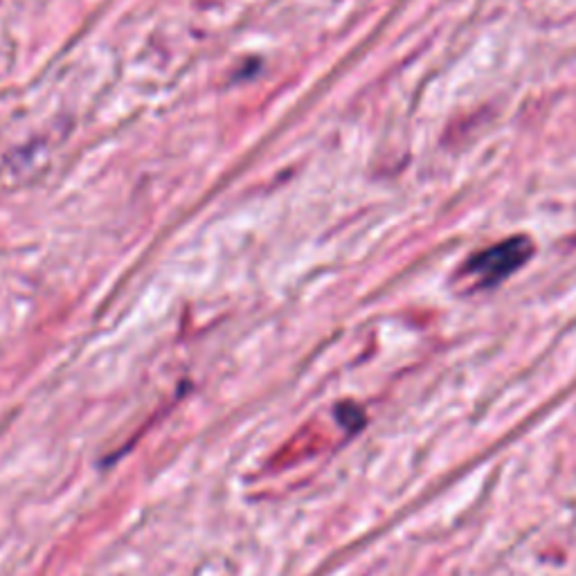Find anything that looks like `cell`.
<instances>
[{"label": "cell", "instance_id": "6da1fadb", "mask_svg": "<svg viewBox=\"0 0 576 576\" xmlns=\"http://www.w3.org/2000/svg\"><path fill=\"white\" fill-rule=\"evenodd\" d=\"M531 252H534V246H531L527 237H513L489 250H482L480 255H475L473 259H468L466 270L468 275L477 279L480 286H495L500 284L504 277L516 273L531 257Z\"/></svg>", "mask_w": 576, "mask_h": 576}, {"label": "cell", "instance_id": "7a4b0ae2", "mask_svg": "<svg viewBox=\"0 0 576 576\" xmlns=\"http://www.w3.org/2000/svg\"><path fill=\"white\" fill-rule=\"evenodd\" d=\"M336 414H338V421H340L342 426H345L347 430L354 432V430H358V428H363L365 414H363V410L356 408L354 403H342V405H338Z\"/></svg>", "mask_w": 576, "mask_h": 576}]
</instances>
